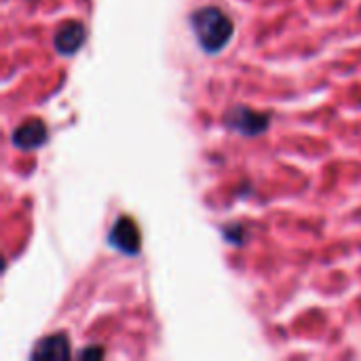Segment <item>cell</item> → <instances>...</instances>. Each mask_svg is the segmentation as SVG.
Here are the masks:
<instances>
[{"label": "cell", "mask_w": 361, "mask_h": 361, "mask_svg": "<svg viewBox=\"0 0 361 361\" xmlns=\"http://www.w3.org/2000/svg\"><path fill=\"white\" fill-rule=\"evenodd\" d=\"M108 241H110V245H112L114 250H118V252H123V254H127V256L140 254V243H142L140 228H137V224H135L131 218H127V216L118 218V220L112 224V231H110V235H108Z\"/></svg>", "instance_id": "3957f363"}, {"label": "cell", "mask_w": 361, "mask_h": 361, "mask_svg": "<svg viewBox=\"0 0 361 361\" xmlns=\"http://www.w3.org/2000/svg\"><path fill=\"white\" fill-rule=\"evenodd\" d=\"M190 27L205 53H220L235 32L233 19L218 6H203L195 11L190 15Z\"/></svg>", "instance_id": "6da1fadb"}, {"label": "cell", "mask_w": 361, "mask_h": 361, "mask_svg": "<svg viewBox=\"0 0 361 361\" xmlns=\"http://www.w3.org/2000/svg\"><path fill=\"white\" fill-rule=\"evenodd\" d=\"M85 36H87V32H85V25L80 21H63L57 27L53 42H55L57 53H61V55H74L82 47Z\"/></svg>", "instance_id": "5b68a950"}, {"label": "cell", "mask_w": 361, "mask_h": 361, "mask_svg": "<svg viewBox=\"0 0 361 361\" xmlns=\"http://www.w3.org/2000/svg\"><path fill=\"white\" fill-rule=\"evenodd\" d=\"M47 127L42 121L38 118H30L25 123H21L13 135H11V142L19 148V150H34V148H40L44 142H47Z\"/></svg>", "instance_id": "277c9868"}, {"label": "cell", "mask_w": 361, "mask_h": 361, "mask_svg": "<svg viewBox=\"0 0 361 361\" xmlns=\"http://www.w3.org/2000/svg\"><path fill=\"white\" fill-rule=\"evenodd\" d=\"M224 125L231 131H237L245 137H254V135H262L271 121L264 112H258L250 106H235L224 114Z\"/></svg>", "instance_id": "7a4b0ae2"}, {"label": "cell", "mask_w": 361, "mask_h": 361, "mask_svg": "<svg viewBox=\"0 0 361 361\" xmlns=\"http://www.w3.org/2000/svg\"><path fill=\"white\" fill-rule=\"evenodd\" d=\"M70 355V341L66 334H53L36 343L34 351L30 353L32 360H66Z\"/></svg>", "instance_id": "8992f818"}, {"label": "cell", "mask_w": 361, "mask_h": 361, "mask_svg": "<svg viewBox=\"0 0 361 361\" xmlns=\"http://www.w3.org/2000/svg\"><path fill=\"white\" fill-rule=\"evenodd\" d=\"M102 355H104L102 349H89V351H82L80 353V357H102Z\"/></svg>", "instance_id": "52a82bcc"}]
</instances>
